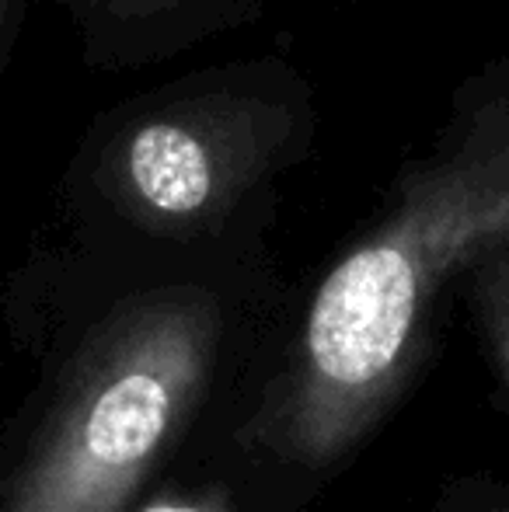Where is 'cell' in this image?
<instances>
[{"label": "cell", "instance_id": "cell-4", "mask_svg": "<svg viewBox=\"0 0 509 512\" xmlns=\"http://www.w3.org/2000/svg\"><path fill=\"white\" fill-rule=\"evenodd\" d=\"M475 297L509 384V248L496 251L475 269Z\"/></svg>", "mask_w": 509, "mask_h": 512}, {"label": "cell", "instance_id": "cell-2", "mask_svg": "<svg viewBox=\"0 0 509 512\" xmlns=\"http://www.w3.org/2000/svg\"><path fill=\"white\" fill-rule=\"evenodd\" d=\"M217 335V307L196 293L119 310L84 349L4 512H123L203 401Z\"/></svg>", "mask_w": 509, "mask_h": 512}, {"label": "cell", "instance_id": "cell-6", "mask_svg": "<svg viewBox=\"0 0 509 512\" xmlns=\"http://www.w3.org/2000/svg\"><path fill=\"white\" fill-rule=\"evenodd\" d=\"M21 7H25V0H0V60H4L7 46H11L14 32H18Z\"/></svg>", "mask_w": 509, "mask_h": 512}, {"label": "cell", "instance_id": "cell-3", "mask_svg": "<svg viewBox=\"0 0 509 512\" xmlns=\"http://www.w3.org/2000/svg\"><path fill=\"white\" fill-rule=\"evenodd\" d=\"M279 129L255 102H189L126 129L109 157L112 192L154 230L220 220L272 157Z\"/></svg>", "mask_w": 509, "mask_h": 512}, {"label": "cell", "instance_id": "cell-5", "mask_svg": "<svg viewBox=\"0 0 509 512\" xmlns=\"http://www.w3.org/2000/svg\"><path fill=\"white\" fill-rule=\"evenodd\" d=\"M140 512H231L224 492H203V495H161L147 502Z\"/></svg>", "mask_w": 509, "mask_h": 512}, {"label": "cell", "instance_id": "cell-1", "mask_svg": "<svg viewBox=\"0 0 509 512\" xmlns=\"http://www.w3.org/2000/svg\"><path fill=\"white\" fill-rule=\"evenodd\" d=\"M506 248L509 98H496L321 279L293 366L262 418L265 443L300 464L342 457L391 405L440 286Z\"/></svg>", "mask_w": 509, "mask_h": 512}]
</instances>
